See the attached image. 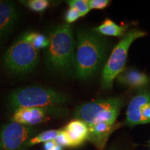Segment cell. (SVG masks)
<instances>
[{"instance_id":"cell-16","label":"cell","mask_w":150,"mask_h":150,"mask_svg":"<svg viewBox=\"0 0 150 150\" xmlns=\"http://www.w3.org/2000/svg\"><path fill=\"white\" fill-rule=\"evenodd\" d=\"M61 129L57 130V129H51V130L45 131L40 134L36 135L30 139L25 145V149L30 147L37 145L39 143H45V142L51 141V140H55L59 136V133L61 132Z\"/></svg>"},{"instance_id":"cell-11","label":"cell","mask_w":150,"mask_h":150,"mask_svg":"<svg viewBox=\"0 0 150 150\" xmlns=\"http://www.w3.org/2000/svg\"><path fill=\"white\" fill-rule=\"evenodd\" d=\"M120 127L118 123L107 122L90 125L88 141L91 142L98 150H103L106 147L108 138L115 129Z\"/></svg>"},{"instance_id":"cell-19","label":"cell","mask_w":150,"mask_h":150,"mask_svg":"<svg viewBox=\"0 0 150 150\" xmlns=\"http://www.w3.org/2000/svg\"><path fill=\"white\" fill-rule=\"evenodd\" d=\"M79 18H81V15L79 11L74 8H71V7H69V8L65 11L64 15L65 22L68 24L76 22Z\"/></svg>"},{"instance_id":"cell-17","label":"cell","mask_w":150,"mask_h":150,"mask_svg":"<svg viewBox=\"0 0 150 150\" xmlns=\"http://www.w3.org/2000/svg\"><path fill=\"white\" fill-rule=\"evenodd\" d=\"M20 2L30 10L36 13H43L48 8L50 4L47 0H27L20 1Z\"/></svg>"},{"instance_id":"cell-25","label":"cell","mask_w":150,"mask_h":150,"mask_svg":"<svg viewBox=\"0 0 150 150\" xmlns=\"http://www.w3.org/2000/svg\"><path fill=\"white\" fill-rule=\"evenodd\" d=\"M149 145H150V141H149Z\"/></svg>"},{"instance_id":"cell-18","label":"cell","mask_w":150,"mask_h":150,"mask_svg":"<svg viewBox=\"0 0 150 150\" xmlns=\"http://www.w3.org/2000/svg\"><path fill=\"white\" fill-rule=\"evenodd\" d=\"M67 4L71 8H74L79 11L81 17L85 16L91 11L88 1L87 0H70L67 1Z\"/></svg>"},{"instance_id":"cell-7","label":"cell","mask_w":150,"mask_h":150,"mask_svg":"<svg viewBox=\"0 0 150 150\" xmlns=\"http://www.w3.org/2000/svg\"><path fill=\"white\" fill-rule=\"evenodd\" d=\"M36 129L14 122L0 128V150H24L30 139L35 136Z\"/></svg>"},{"instance_id":"cell-23","label":"cell","mask_w":150,"mask_h":150,"mask_svg":"<svg viewBox=\"0 0 150 150\" xmlns=\"http://www.w3.org/2000/svg\"><path fill=\"white\" fill-rule=\"evenodd\" d=\"M63 147H61V146H60L59 145H56L55 147H54L53 149H51V150H63Z\"/></svg>"},{"instance_id":"cell-8","label":"cell","mask_w":150,"mask_h":150,"mask_svg":"<svg viewBox=\"0 0 150 150\" xmlns=\"http://www.w3.org/2000/svg\"><path fill=\"white\" fill-rule=\"evenodd\" d=\"M68 113V109L64 106L21 108L14 110L11 116V122L33 127L47 120L51 117H65Z\"/></svg>"},{"instance_id":"cell-20","label":"cell","mask_w":150,"mask_h":150,"mask_svg":"<svg viewBox=\"0 0 150 150\" xmlns=\"http://www.w3.org/2000/svg\"><path fill=\"white\" fill-rule=\"evenodd\" d=\"M55 142H56L57 145L63 147H70L71 148V144L69 140L68 137H67L66 133L65 132L63 129H61V132L59 133V136H57L56 139L55 140Z\"/></svg>"},{"instance_id":"cell-3","label":"cell","mask_w":150,"mask_h":150,"mask_svg":"<svg viewBox=\"0 0 150 150\" xmlns=\"http://www.w3.org/2000/svg\"><path fill=\"white\" fill-rule=\"evenodd\" d=\"M70 102V97L63 92L40 85L18 88L9 93L7 106L11 110L21 108L64 106Z\"/></svg>"},{"instance_id":"cell-2","label":"cell","mask_w":150,"mask_h":150,"mask_svg":"<svg viewBox=\"0 0 150 150\" xmlns=\"http://www.w3.org/2000/svg\"><path fill=\"white\" fill-rule=\"evenodd\" d=\"M50 45L45 50V63L52 72L63 76L74 75L76 40L70 24H62L49 33Z\"/></svg>"},{"instance_id":"cell-9","label":"cell","mask_w":150,"mask_h":150,"mask_svg":"<svg viewBox=\"0 0 150 150\" xmlns=\"http://www.w3.org/2000/svg\"><path fill=\"white\" fill-rule=\"evenodd\" d=\"M147 123H150V91L142 90L129 103L125 124L134 127Z\"/></svg>"},{"instance_id":"cell-15","label":"cell","mask_w":150,"mask_h":150,"mask_svg":"<svg viewBox=\"0 0 150 150\" xmlns=\"http://www.w3.org/2000/svg\"><path fill=\"white\" fill-rule=\"evenodd\" d=\"M22 35L24 40L32 45L33 47L38 51L42 49L45 50L50 45L49 37L43 33L36 31H27L23 33Z\"/></svg>"},{"instance_id":"cell-13","label":"cell","mask_w":150,"mask_h":150,"mask_svg":"<svg viewBox=\"0 0 150 150\" xmlns=\"http://www.w3.org/2000/svg\"><path fill=\"white\" fill-rule=\"evenodd\" d=\"M116 79L120 85L131 88H144L150 83L147 74L133 68L125 69Z\"/></svg>"},{"instance_id":"cell-10","label":"cell","mask_w":150,"mask_h":150,"mask_svg":"<svg viewBox=\"0 0 150 150\" xmlns=\"http://www.w3.org/2000/svg\"><path fill=\"white\" fill-rule=\"evenodd\" d=\"M20 16V11L14 2L0 1V50L13 31Z\"/></svg>"},{"instance_id":"cell-24","label":"cell","mask_w":150,"mask_h":150,"mask_svg":"<svg viewBox=\"0 0 150 150\" xmlns=\"http://www.w3.org/2000/svg\"><path fill=\"white\" fill-rule=\"evenodd\" d=\"M108 150H120V149H117V148H116V147H111V148H110V149H108Z\"/></svg>"},{"instance_id":"cell-1","label":"cell","mask_w":150,"mask_h":150,"mask_svg":"<svg viewBox=\"0 0 150 150\" xmlns=\"http://www.w3.org/2000/svg\"><path fill=\"white\" fill-rule=\"evenodd\" d=\"M109 41L95 30L76 32L74 75L78 79H89L98 72L106 59Z\"/></svg>"},{"instance_id":"cell-22","label":"cell","mask_w":150,"mask_h":150,"mask_svg":"<svg viewBox=\"0 0 150 150\" xmlns=\"http://www.w3.org/2000/svg\"><path fill=\"white\" fill-rule=\"evenodd\" d=\"M56 145H57V144H56L55 140H51V141L46 142L43 144V149H44V150H51L53 149Z\"/></svg>"},{"instance_id":"cell-6","label":"cell","mask_w":150,"mask_h":150,"mask_svg":"<svg viewBox=\"0 0 150 150\" xmlns=\"http://www.w3.org/2000/svg\"><path fill=\"white\" fill-rule=\"evenodd\" d=\"M146 35L145 32L138 29H132L127 32L115 47L105 63L102 71V88L104 90L112 87L113 81L117 75L125 70L130 46L138 38Z\"/></svg>"},{"instance_id":"cell-4","label":"cell","mask_w":150,"mask_h":150,"mask_svg":"<svg viewBox=\"0 0 150 150\" xmlns=\"http://www.w3.org/2000/svg\"><path fill=\"white\" fill-rule=\"evenodd\" d=\"M40 61L39 51L21 34L6 50L1 59L4 70L11 76H23L32 72Z\"/></svg>"},{"instance_id":"cell-14","label":"cell","mask_w":150,"mask_h":150,"mask_svg":"<svg viewBox=\"0 0 150 150\" xmlns=\"http://www.w3.org/2000/svg\"><path fill=\"white\" fill-rule=\"evenodd\" d=\"M128 26L118 25L112 21L110 19H106L102 24L98 27H95L94 30L102 35L114 37H122L127 33Z\"/></svg>"},{"instance_id":"cell-5","label":"cell","mask_w":150,"mask_h":150,"mask_svg":"<svg viewBox=\"0 0 150 150\" xmlns=\"http://www.w3.org/2000/svg\"><path fill=\"white\" fill-rule=\"evenodd\" d=\"M124 104L125 102L120 97L98 99L79 105L73 112V116L88 126L104 122L116 123Z\"/></svg>"},{"instance_id":"cell-21","label":"cell","mask_w":150,"mask_h":150,"mask_svg":"<svg viewBox=\"0 0 150 150\" xmlns=\"http://www.w3.org/2000/svg\"><path fill=\"white\" fill-rule=\"evenodd\" d=\"M110 1L108 0H89L88 5L90 8L91 9H98L102 10L108 6L110 4Z\"/></svg>"},{"instance_id":"cell-12","label":"cell","mask_w":150,"mask_h":150,"mask_svg":"<svg viewBox=\"0 0 150 150\" xmlns=\"http://www.w3.org/2000/svg\"><path fill=\"white\" fill-rule=\"evenodd\" d=\"M63 130L66 133L71 144V148L80 147L88 140V125L82 120L74 119L67 123Z\"/></svg>"}]
</instances>
